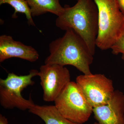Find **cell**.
<instances>
[{"label": "cell", "mask_w": 124, "mask_h": 124, "mask_svg": "<svg viewBox=\"0 0 124 124\" xmlns=\"http://www.w3.org/2000/svg\"><path fill=\"white\" fill-rule=\"evenodd\" d=\"M0 124H8L7 118L1 114H0Z\"/></svg>", "instance_id": "obj_15"}, {"label": "cell", "mask_w": 124, "mask_h": 124, "mask_svg": "<svg viewBox=\"0 0 124 124\" xmlns=\"http://www.w3.org/2000/svg\"><path fill=\"white\" fill-rule=\"evenodd\" d=\"M94 124H99V123H98V122H94Z\"/></svg>", "instance_id": "obj_16"}, {"label": "cell", "mask_w": 124, "mask_h": 124, "mask_svg": "<svg viewBox=\"0 0 124 124\" xmlns=\"http://www.w3.org/2000/svg\"><path fill=\"white\" fill-rule=\"evenodd\" d=\"M49 51L45 64L71 65L85 75L91 73L90 67L94 55L84 40L72 29H68L62 37L52 41Z\"/></svg>", "instance_id": "obj_2"}, {"label": "cell", "mask_w": 124, "mask_h": 124, "mask_svg": "<svg viewBox=\"0 0 124 124\" xmlns=\"http://www.w3.org/2000/svg\"><path fill=\"white\" fill-rule=\"evenodd\" d=\"M54 102L62 115L76 124L85 123L93 113V108L76 82H69Z\"/></svg>", "instance_id": "obj_5"}, {"label": "cell", "mask_w": 124, "mask_h": 124, "mask_svg": "<svg viewBox=\"0 0 124 124\" xmlns=\"http://www.w3.org/2000/svg\"><path fill=\"white\" fill-rule=\"evenodd\" d=\"M39 55L33 47L15 40L11 36H0V62L9 59L19 58L31 62L37 61Z\"/></svg>", "instance_id": "obj_9"}, {"label": "cell", "mask_w": 124, "mask_h": 124, "mask_svg": "<svg viewBox=\"0 0 124 124\" xmlns=\"http://www.w3.org/2000/svg\"><path fill=\"white\" fill-rule=\"evenodd\" d=\"M120 10L124 15V0H116Z\"/></svg>", "instance_id": "obj_14"}, {"label": "cell", "mask_w": 124, "mask_h": 124, "mask_svg": "<svg viewBox=\"0 0 124 124\" xmlns=\"http://www.w3.org/2000/svg\"><path fill=\"white\" fill-rule=\"evenodd\" d=\"M112 53L115 55L122 54V58L124 60V31L122 35L114 43L111 48Z\"/></svg>", "instance_id": "obj_13"}, {"label": "cell", "mask_w": 124, "mask_h": 124, "mask_svg": "<svg viewBox=\"0 0 124 124\" xmlns=\"http://www.w3.org/2000/svg\"><path fill=\"white\" fill-rule=\"evenodd\" d=\"M28 110L30 113L40 117L46 124H78L64 117L55 105L40 106L35 104Z\"/></svg>", "instance_id": "obj_10"}, {"label": "cell", "mask_w": 124, "mask_h": 124, "mask_svg": "<svg viewBox=\"0 0 124 124\" xmlns=\"http://www.w3.org/2000/svg\"><path fill=\"white\" fill-rule=\"evenodd\" d=\"M55 25L62 31H75L84 40L94 55L98 32V11L93 0H77L72 7L64 6L55 20Z\"/></svg>", "instance_id": "obj_1"}, {"label": "cell", "mask_w": 124, "mask_h": 124, "mask_svg": "<svg viewBox=\"0 0 124 124\" xmlns=\"http://www.w3.org/2000/svg\"><path fill=\"white\" fill-rule=\"evenodd\" d=\"M39 71L32 69L29 73L18 76L9 73L6 79H0V104L6 109L17 108L22 110H29L35 104L31 96L29 99L24 98L21 92L25 88L33 85L32 79L38 76Z\"/></svg>", "instance_id": "obj_4"}, {"label": "cell", "mask_w": 124, "mask_h": 124, "mask_svg": "<svg viewBox=\"0 0 124 124\" xmlns=\"http://www.w3.org/2000/svg\"><path fill=\"white\" fill-rule=\"evenodd\" d=\"M76 83L93 108L106 104L115 91L112 81L103 74L79 76Z\"/></svg>", "instance_id": "obj_6"}, {"label": "cell", "mask_w": 124, "mask_h": 124, "mask_svg": "<svg viewBox=\"0 0 124 124\" xmlns=\"http://www.w3.org/2000/svg\"><path fill=\"white\" fill-rule=\"evenodd\" d=\"M30 7L32 17L39 16L48 13L59 16L64 9L60 0H26Z\"/></svg>", "instance_id": "obj_11"}, {"label": "cell", "mask_w": 124, "mask_h": 124, "mask_svg": "<svg viewBox=\"0 0 124 124\" xmlns=\"http://www.w3.org/2000/svg\"><path fill=\"white\" fill-rule=\"evenodd\" d=\"M98 11V32L96 46L111 49L124 31V15L116 0H93Z\"/></svg>", "instance_id": "obj_3"}, {"label": "cell", "mask_w": 124, "mask_h": 124, "mask_svg": "<svg viewBox=\"0 0 124 124\" xmlns=\"http://www.w3.org/2000/svg\"><path fill=\"white\" fill-rule=\"evenodd\" d=\"M93 112L99 124H124V94L115 90L108 102L94 108Z\"/></svg>", "instance_id": "obj_8"}, {"label": "cell", "mask_w": 124, "mask_h": 124, "mask_svg": "<svg viewBox=\"0 0 124 124\" xmlns=\"http://www.w3.org/2000/svg\"><path fill=\"white\" fill-rule=\"evenodd\" d=\"M4 4L9 5L14 9V12L12 16L13 18H17L18 13L23 14L26 16L28 24L35 26L32 19L30 7L26 0H0V5Z\"/></svg>", "instance_id": "obj_12"}, {"label": "cell", "mask_w": 124, "mask_h": 124, "mask_svg": "<svg viewBox=\"0 0 124 124\" xmlns=\"http://www.w3.org/2000/svg\"><path fill=\"white\" fill-rule=\"evenodd\" d=\"M38 76L43 90V100L46 102L54 101L71 81L69 70L58 64L42 65Z\"/></svg>", "instance_id": "obj_7"}]
</instances>
